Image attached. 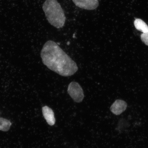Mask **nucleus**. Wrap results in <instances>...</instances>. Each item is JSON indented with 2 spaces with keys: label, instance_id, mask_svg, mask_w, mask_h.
Here are the masks:
<instances>
[{
  "label": "nucleus",
  "instance_id": "7ed1b4c3",
  "mask_svg": "<svg viewBox=\"0 0 148 148\" xmlns=\"http://www.w3.org/2000/svg\"><path fill=\"white\" fill-rule=\"evenodd\" d=\"M68 92L73 100L77 103L81 102L84 97V92L78 83L72 82L68 86Z\"/></svg>",
  "mask_w": 148,
  "mask_h": 148
},
{
  "label": "nucleus",
  "instance_id": "39448f33",
  "mask_svg": "<svg viewBox=\"0 0 148 148\" xmlns=\"http://www.w3.org/2000/svg\"><path fill=\"white\" fill-rule=\"evenodd\" d=\"M126 103L121 100H116L113 103L110 108V110L113 113L116 115H119L126 110L127 107Z\"/></svg>",
  "mask_w": 148,
  "mask_h": 148
},
{
  "label": "nucleus",
  "instance_id": "1a4fd4ad",
  "mask_svg": "<svg viewBox=\"0 0 148 148\" xmlns=\"http://www.w3.org/2000/svg\"><path fill=\"white\" fill-rule=\"evenodd\" d=\"M142 41L145 44V45L148 46V31L145 33H143L140 36Z\"/></svg>",
  "mask_w": 148,
  "mask_h": 148
},
{
  "label": "nucleus",
  "instance_id": "f03ea898",
  "mask_svg": "<svg viewBox=\"0 0 148 148\" xmlns=\"http://www.w3.org/2000/svg\"><path fill=\"white\" fill-rule=\"evenodd\" d=\"M42 9L49 23L56 28L64 26L66 18L63 10L57 0H46Z\"/></svg>",
  "mask_w": 148,
  "mask_h": 148
},
{
  "label": "nucleus",
  "instance_id": "f257e3e1",
  "mask_svg": "<svg viewBox=\"0 0 148 148\" xmlns=\"http://www.w3.org/2000/svg\"><path fill=\"white\" fill-rule=\"evenodd\" d=\"M40 56L43 64L49 69L62 76L73 75L78 70L76 62L52 40L44 44Z\"/></svg>",
  "mask_w": 148,
  "mask_h": 148
},
{
  "label": "nucleus",
  "instance_id": "423d86ee",
  "mask_svg": "<svg viewBox=\"0 0 148 148\" xmlns=\"http://www.w3.org/2000/svg\"><path fill=\"white\" fill-rule=\"evenodd\" d=\"M42 112L44 118L49 125H53L55 123L54 114L52 109L49 107L45 106L42 107Z\"/></svg>",
  "mask_w": 148,
  "mask_h": 148
},
{
  "label": "nucleus",
  "instance_id": "20e7f679",
  "mask_svg": "<svg viewBox=\"0 0 148 148\" xmlns=\"http://www.w3.org/2000/svg\"><path fill=\"white\" fill-rule=\"evenodd\" d=\"M75 5L81 8L93 10L99 5L98 0H72Z\"/></svg>",
  "mask_w": 148,
  "mask_h": 148
},
{
  "label": "nucleus",
  "instance_id": "0eeeda50",
  "mask_svg": "<svg viewBox=\"0 0 148 148\" xmlns=\"http://www.w3.org/2000/svg\"><path fill=\"white\" fill-rule=\"evenodd\" d=\"M134 25L136 29L143 33L148 31V26L145 22L140 18H137L135 20Z\"/></svg>",
  "mask_w": 148,
  "mask_h": 148
},
{
  "label": "nucleus",
  "instance_id": "6e6552de",
  "mask_svg": "<svg viewBox=\"0 0 148 148\" xmlns=\"http://www.w3.org/2000/svg\"><path fill=\"white\" fill-rule=\"evenodd\" d=\"M12 123L9 120L0 118V130L7 131L10 129Z\"/></svg>",
  "mask_w": 148,
  "mask_h": 148
}]
</instances>
